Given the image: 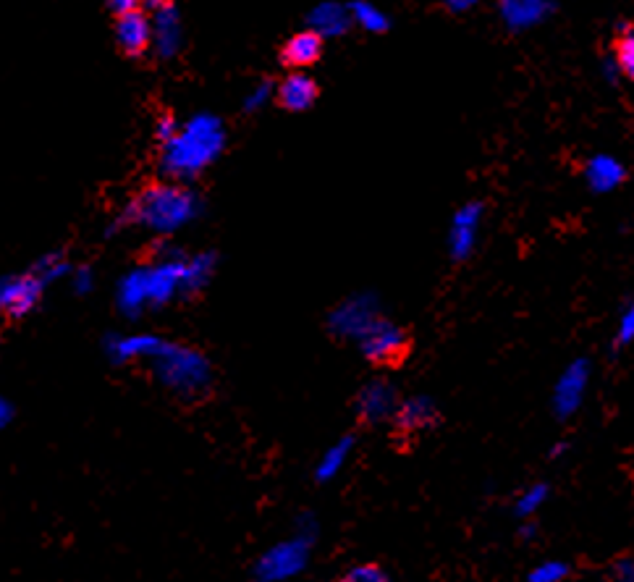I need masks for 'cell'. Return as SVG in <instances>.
Instances as JSON below:
<instances>
[{
    "instance_id": "obj_1",
    "label": "cell",
    "mask_w": 634,
    "mask_h": 582,
    "mask_svg": "<svg viewBox=\"0 0 634 582\" xmlns=\"http://www.w3.org/2000/svg\"><path fill=\"white\" fill-rule=\"evenodd\" d=\"M414 331L391 320H373V326L367 328L359 339V352L367 360V365L375 370H388L396 373L412 360L414 354Z\"/></svg>"
},
{
    "instance_id": "obj_2",
    "label": "cell",
    "mask_w": 634,
    "mask_h": 582,
    "mask_svg": "<svg viewBox=\"0 0 634 582\" xmlns=\"http://www.w3.org/2000/svg\"><path fill=\"white\" fill-rule=\"evenodd\" d=\"M443 425V412L433 399L425 396H414L401 402L399 407L391 412V446L401 454H409L414 446H420L425 436H430L435 428Z\"/></svg>"
},
{
    "instance_id": "obj_3",
    "label": "cell",
    "mask_w": 634,
    "mask_h": 582,
    "mask_svg": "<svg viewBox=\"0 0 634 582\" xmlns=\"http://www.w3.org/2000/svg\"><path fill=\"white\" fill-rule=\"evenodd\" d=\"M113 40H116L118 53L124 58H145L155 42V27H152V14L147 3L134 0L131 8L113 14Z\"/></svg>"
},
{
    "instance_id": "obj_4",
    "label": "cell",
    "mask_w": 634,
    "mask_h": 582,
    "mask_svg": "<svg viewBox=\"0 0 634 582\" xmlns=\"http://www.w3.org/2000/svg\"><path fill=\"white\" fill-rule=\"evenodd\" d=\"M323 95V87L307 71H289L286 77L278 79L273 92V105L283 113H304L315 108Z\"/></svg>"
},
{
    "instance_id": "obj_5",
    "label": "cell",
    "mask_w": 634,
    "mask_h": 582,
    "mask_svg": "<svg viewBox=\"0 0 634 582\" xmlns=\"http://www.w3.org/2000/svg\"><path fill=\"white\" fill-rule=\"evenodd\" d=\"M325 56V37L317 29H302L297 35L286 37L278 45L276 61L281 63L286 74L289 71H307L323 61Z\"/></svg>"
},
{
    "instance_id": "obj_6",
    "label": "cell",
    "mask_w": 634,
    "mask_h": 582,
    "mask_svg": "<svg viewBox=\"0 0 634 582\" xmlns=\"http://www.w3.org/2000/svg\"><path fill=\"white\" fill-rule=\"evenodd\" d=\"M42 284L35 273L0 278V318H24L37 307L42 297Z\"/></svg>"
},
{
    "instance_id": "obj_7",
    "label": "cell",
    "mask_w": 634,
    "mask_h": 582,
    "mask_svg": "<svg viewBox=\"0 0 634 582\" xmlns=\"http://www.w3.org/2000/svg\"><path fill=\"white\" fill-rule=\"evenodd\" d=\"M181 194L168 187H150L131 202V213L152 223V226H166L181 215Z\"/></svg>"
},
{
    "instance_id": "obj_8",
    "label": "cell",
    "mask_w": 634,
    "mask_h": 582,
    "mask_svg": "<svg viewBox=\"0 0 634 582\" xmlns=\"http://www.w3.org/2000/svg\"><path fill=\"white\" fill-rule=\"evenodd\" d=\"M611 56H614L616 69L624 79H634V24L624 21L611 37Z\"/></svg>"
},
{
    "instance_id": "obj_9",
    "label": "cell",
    "mask_w": 634,
    "mask_h": 582,
    "mask_svg": "<svg viewBox=\"0 0 634 582\" xmlns=\"http://www.w3.org/2000/svg\"><path fill=\"white\" fill-rule=\"evenodd\" d=\"M336 582H393V580L378 562H365V564H354V567H349L346 572H341V575L336 577Z\"/></svg>"
},
{
    "instance_id": "obj_10",
    "label": "cell",
    "mask_w": 634,
    "mask_h": 582,
    "mask_svg": "<svg viewBox=\"0 0 634 582\" xmlns=\"http://www.w3.org/2000/svg\"><path fill=\"white\" fill-rule=\"evenodd\" d=\"M11 415H14V412H11V404L0 396V428H6V425L11 423Z\"/></svg>"
}]
</instances>
